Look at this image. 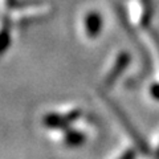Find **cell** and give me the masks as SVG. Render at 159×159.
<instances>
[{
  "instance_id": "6da1fadb",
  "label": "cell",
  "mask_w": 159,
  "mask_h": 159,
  "mask_svg": "<svg viewBox=\"0 0 159 159\" xmlns=\"http://www.w3.org/2000/svg\"><path fill=\"white\" fill-rule=\"evenodd\" d=\"M119 159H134V154L130 152V151H129V152H125Z\"/></svg>"
}]
</instances>
